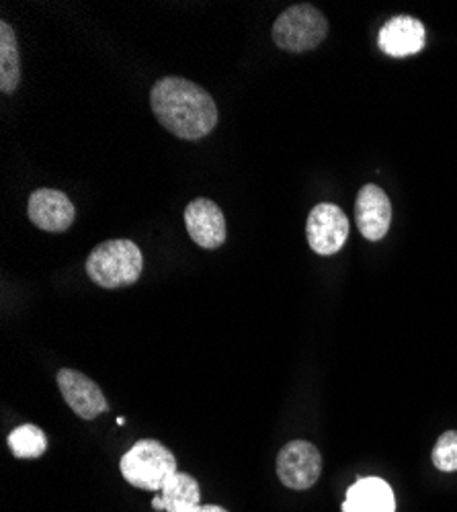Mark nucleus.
I'll use <instances>...</instances> for the list:
<instances>
[{"instance_id":"1","label":"nucleus","mask_w":457,"mask_h":512,"mask_svg":"<svg viewBox=\"0 0 457 512\" xmlns=\"http://www.w3.org/2000/svg\"><path fill=\"white\" fill-rule=\"evenodd\" d=\"M150 105L164 130L181 140H201L218 123V107L212 95L179 76L160 78L152 87Z\"/></svg>"},{"instance_id":"2","label":"nucleus","mask_w":457,"mask_h":512,"mask_svg":"<svg viewBox=\"0 0 457 512\" xmlns=\"http://www.w3.org/2000/svg\"><path fill=\"white\" fill-rule=\"evenodd\" d=\"M144 269V256L136 242L119 238L99 244L87 259L91 281L103 289L134 285Z\"/></svg>"},{"instance_id":"3","label":"nucleus","mask_w":457,"mask_h":512,"mask_svg":"<svg viewBox=\"0 0 457 512\" xmlns=\"http://www.w3.org/2000/svg\"><path fill=\"white\" fill-rule=\"evenodd\" d=\"M121 476L134 488L160 492L164 482L177 474V459L162 443L154 439L138 441L121 457Z\"/></svg>"},{"instance_id":"4","label":"nucleus","mask_w":457,"mask_h":512,"mask_svg":"<svg viewBox=\"0 0 457 512\" xmlns=\"http://www.w3.org/2000/svg\"><path fill=\"white\" fill-rule=\"evenodd\" d=\"M328 33L326 17L312 5H296L283 11L273 25V39L281 50L310 52L318 48Z\"/></svg>"},{"instance_id":"5","label":"nucleus","mask_w":457,"mask_h":512,"mask_svg":"<svg viewBox=\"0 0 457 512\" xmlns=\"http://www.w3.org/2000/svg\"><path fill=\"white\" fill-rule=\"evenodd\" d=\"M322 474V455L308 441L287 443L277 457V476L283 486L292 490L312 488Z\"/></svg>"},{"instance_id":"6","label":"nucleus","mask_w":457,"mask_h":512,"mask_svg":"<svg viewBox=\"0 0 457 512\" xmlns=\"http://www.w3.org/2000/svg\"><path fill=\"white\" fill-rule=\"evenodd\" d=\"M306 234L316 254H337L345 246L349 236V220L345 211L335 203L316 205L308 216Z\"/></svg>"},{"instance_id":"7","label":"nucleus","mask_w":457,"mask_h":512,"mask_svg":"<svg viewBox=\"0 0 457 512\" xmlns=\"http://www.w3.org/2000/svg\"><path fill=\"white\" fill-rule=\"evenodd\" d=\"M58 388L74 414L93 420L109 410L107 398L93 379L76 369H62L58 373Z\"/></svg>"},{"instance_id":"8","label":"nucleus","mask_w":457,"mask_h":512,"mask_svg":"<svg viewBox=\"0 0 457 512\" xmlns=\"http://www.w3.org/2000/svg\"><path fill=\"white\" fill-rule=\"evenodd\" d=\"M185 226L201 248L214 250L226 242V218L212 199H193L185 209Z\"/></svg>"},{"instance_id":"9","label":"nucleus","mask_w":457,"mask_h":512,"mask_svg":"<svg viewBox=\"0 0 457 512\" xmlns=\"http://www.w3.org/2000/svg\"><path fill=\"white\" fill-rule=\"evenodd\" d=\"M29 220L46 232H64L76 218L74 203L58 189H37L27 203Z\"/></svg>"},{"instance_id":"10","label":"nucleus","mask_w":457,"mask_h":512,"mask_svg":"<svg viewBox=\"0 0 457 512\" xmlns=\"http://www.w3.org/2000/svg\"><path fill=\"white\" fill-rule=\"evenodd\" d=\"M355 216L359 232L367 240H382L392 224V205L388 195L378 185H365L357 195Z\"/></svg>"},{"instance_id":"11","label":"nucleus","mask_w":457,"mask_h":512,"mask_svg":"<svg viewBox=\"0 0 457 512\" xmlns=\"http://www.w3.org/2000/svg\"><path fill=\"white\" fill-rule=\"evenodd\" d=\"M380 50L392 58H406L425 48V25L408 15L390 19L380 31Z\"/></svg>"},{"instance_id":"12","label":"nucleus","mask_w":457,"mask_h":512,"mask_svg":"<svg viewBox=\"0 0 457 512\" xmlns=\"http://www.w3.org/2000/svg\"><path fill=\"white\" fill-rule=\"evenodd\" d=\"M396 500L388 482L365 478L347 490L343 512H394Z\"/></svg>"},{"instance_id":"13","label":"nucleus","mask_w":457,"mask_h":512,"mask_svg":"<svg viewBox=\"0 0 457 512\" xmlns=\"http://www.w3.org/2000/svg\"><path fill=\"white\" fill-rule=\"evenodd\" d=\"M21 82V58L13 27L0 23V91L11 95Z\"/></svg>"},{"instance_id":"14","label":"nucleus","mask_w":457,"mask_h":512,"mask_svg":"<svg viewBox=\"0 0 457 512\" xmlns=\"http://www.w3.org/2000/svg\"><path fill=\"white\" fill-rule=\"evenodd\" d=\"M158 498L166 512H181L187 506H197L201 500V492L195 478L177 472L164 482Z\"/></svg>"},{"instance_id":"15","label":"nucleus","mask_w":457,"mask_h":512,"mask_svg":"<svg viewBox=\"0 0 457 512\" xmlns=\"http://www.w3.org/2000/svg\"><path fill=\"white\" fill-rule=\"evenodd\" d=\"M9 447L17 459H37L46 453V433L35 424H23L9 435Z\"/></svg>"},{"instance_id":"16","label":"nucleus","mask_w":457,"mask_h":512,"mask_svg":"<svg viewBox=\"0 0 457 512\" xmlns=\"http://www.w3.org/2000/svg\"><path fill=\"white\" fill-rule=\"evenodd\" d=\"M433 465L439 472H457V431H447L439 437L433 449Z\"/></svg>"},{"instance_id":"17","label":"nucleus","mask_w":457,"mask_h":512,"mask_svg":"<svg viewBox=\"0 0 457 512\" xmlns=\"http://www.w3.org/2000/svg\"><path fill=\"white\" fill-rule=\"evenodd\" d=\"M181 512H228V510L222 506H216V504H205V506L197 504V506H187Z\"/></svg>"}]
</instances>
